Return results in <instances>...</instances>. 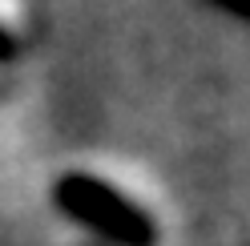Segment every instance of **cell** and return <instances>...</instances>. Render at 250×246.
<instances>
[{
  "instance_id": "obj_1",
  "label": "cell",
  "mask_w": 250,
  "mask_h": 246,
  "mask_svg": "<svg viewBox=\"0 0 250 246\" xmlns=\"http://www.w3.org/2000/svg\"><path fill=\"white\" fill-rule=\"evenodd\" d=\"M61 206H65L77 222L101 230V238H113V242H149V230H153L149 214L137 206L121 186H113V182H105L97 174L65 178V182H61Z\"/></svg>"
}]
</instances>
